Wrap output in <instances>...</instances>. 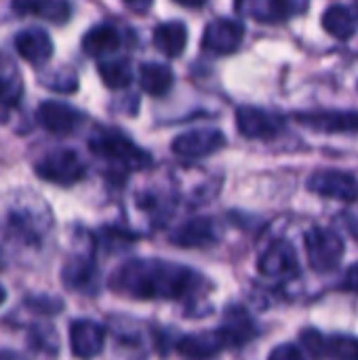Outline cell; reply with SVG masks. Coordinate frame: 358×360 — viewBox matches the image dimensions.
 Returning <instances> with one entry per match:
<instances>
[{
  "mask_svg": "<svg viewBox=\"0 0 358 360\" xmlns=\"http://www.w3.org/2000/svg\"><path fill=\"white\" fill-rule=\"evenodd\" d=\"M133 209L135 215L143 217L150 226H158L173 213V200L156 190H146L135 194Z\"/></svg>",
  "mask_w": 358,
  "mask_h": 360,
  "instance_id": "obj_22",
  "label": "cell"
},
{
  "mask_svg": "<svg viewBox=\"0 0 358 360\" xmlns=\"http://www.w3.org/2000/svg\"><path fill=\"white\" fill-rule=\"evenodd\" d=\"M15 49L32 65H44L53 57V40L40 27H27L15 36Z\"/></svg>",
  "mask_w": 358,
  "mask_h": 360,
  "instance_id": "obj_18",
  "label": "cell"
},
{
  "mask_svg": "<svg viewBox=\"0 0 358 360\" xmlns=\"http://www.w3.org/2000/svg\"><path fill=\"white\" fill-rule=\"evenodd\" d=\"M342 287L348 289V291H352V293H358V262L348 270V274H346Z\"/></svg>",
  "mask_w": 358,
  "mask_h": 360,
  "instance_id": "obj_32",
  "label": "cell"
},
{
  "mask_svg": "<svg viewBox=\"0 0 358 360\" xmlns=\"http://www.w3.org/2000/svg\"><path fill=\"white\" fill-rule=\"evenodd\" d=\"M53 215L42 198L19 192L8 196L0 207V238L21 251L40 249L51 234Z\"/></svg>",
  "mask_w": 358,
  "mask_h": 360,
  "instance_id": "obj_2",
  "label": "cell"
},
{
  "mask_svg": "<svg viewBox=\"0 0 358 360\" xmlns=\"http://www.w3.org/2000/svg\"><path fill=\"white\" fill-rule=\"evenodd\" d=\"M300 342L314 360H358V340L352 335H325L319 329H306Z\"/></svg>",
  "mask_w": 358,
  "mask_h": 360,
  "instance_id": "obj_6",
  "label": "cell"
},
{
  "mask_svg": "<svg viewBox=\"0 0 358 360\" xmlns=\"http://www.w3.org/2000/svg\"><path fill=\"white\" fill-rule=\"evenodd\" d=\"M323 27L338 40H348L358 32V6L331 4L323 13Z\"/></svg>",
  "mask_w": 358,
  "mask_h": 360,
  "instance_id": "obj_21",
  "label": "cell"
},
{
  "mask_svg": "<svg viewBox=\"0 0 358 360\" xmlns=\"http://www.w3.org/2000/svg\"><path fill=\"white\" fill-rule=\"evenodd\" d=\"M120 46V32L110 23H99L82 36V51L89 57H103Z\"/></svg>",
  "mask_w": 358,
  "mask_h": 360,
  "instance_id": "obj_24",
  "label": "cell"
},
{
  "mask_svg": "<svg viewBox=\"0 0 358 360\" xmlns=\"http://www.w3.org/2000/svg\"><path fill=\"white\" fill-rule=\"evenodd\" d=\"M348 224H350V230L354 232V236H357V238H358V215H352Z\"/></svg>",
  "mask_w": 358,
  "mask_h": 360,
  "instance_id": "obj_36",
  "label": "cell"
},
{
  "mask_svg": "<svg viewBox=\"0 0 358 360\" xmlns=\"http://www.w3.org/2000/svg\"><path fill=\"white\" fill-rule=\"evenodd\" d=\"M63 285L74 291L87 289L95 281V243L87 236V243L80 251H74L61 270Z\"/></svg>",
  "mask_w": 358,
  "mask_h": 360,
  "instance_id": "obj_13",
  "label": "cell"
},
{
  "mask_svg": "<svg viewBox=\"0 0 358 360\" xmlns=\"http://www.w3.org/2000/svg\"><path fill=\"white\" fill-rule=\"evenodd\" d=\"M226 146V137L217 129H196L188 131L175 137L173 141V154L181 160H200Z\"/></svg>",
  "mask_w": 358,
  "mask_h": 360,
  "instance_id": "obj_9",
  "label": "cell"
},
{
  "mask_svg": "<svg viewBox=\"0 0 358 360\" xmlns=\"http://www.w3.org/2000/svg\"><path fill=\"white\" fill-rule=\"evenodd\" d=\"M234 6L241 15L262 23L289 21L304 11L302 0H236Z\"/></svg>",
  "mask_w": 358,
  "mask_h": 360,
  "instance_id": "obj_12",
  "label": "cell"
},
{
  "mask_svg": "<svg viewBox=\"0 0 358 360\" xmlns=\"http://www.w3.org/2000/svg\"><path fill=\"white\" fill-rule=\"evenodd\" d=\"M36 175L57 186H74L87 175L84 160L68 148L53 150L36 162Z\"/></svg>",
  "mask_w": 358,
  "mask_h": 360,
  "instance_id": "obj_5",
  "label": "cell"
},
{
  "mask_svg": "<svg viewBox=\"0 0 358 360\" xmlns=\"http://www.w3.org/2000/svg\"><path fill=\"white\" fill-rule=\"evenodd\" d=\"M23 95V82L21 74L15 65V61L0 51V105L13 108L19 103Z\"/></svg>",
  "mask_w": 358,
  "mask_h": 360,
  "instance_id": "obj_26",
  "label": "cell"
},
{
  "mask_svg": "<svg viewBox=\"0 0 358 360\" xmlns=\"http://www.w3.org/2000/svg\"><path fill=\"white\" fill-rule=\"evenodd\" d=\"M42 82H44V86L61 91V93H72L78 86V78L70 68H59V70L51 72L49 76H42Z\"/></svg>",
  "mask_w": 358,
  "mask_h": 360,
  "instance_id": "obj_30",
  "label": "cell"
},
{
  "mask_svg": "<svg viewBox=\"0 0 358 360\" xmlns=\"http://www.w3.org/2000/svg\"><path fill=\"white\" fill-rule=\"evenodd\" d=\"M106 344V331L99 323L80 319L70 325V348L80 360H91L101 354Z\"/></svg>",
  "mask_w": 358,
  "mask_h": 360,
  "instance_id": "obj_14",
  "label": "cell"
},
{
  "mask_svg": "<svg viewBox=\"0 0 358 360\" xmlns=\"http://www.w3.org/2000/svg\"><path fill=\"white\" fill-rule=\"evenodd\" d=\"M245 38V25L238 19H213L203 32V49L213 55H230L238 51Z\"/></svg>",
  "mask_w": 358,
  "mask_h": 360,
  "instance_id": "obj_10",
  "label": "cell"
},
{
  "mask_svg": "<svg viewBox=\"0 0 358 360\" xmlns=\"http://www.w3.org/2000/svg\"><path fill=\"white\" fill-rule=\"evenodd\" d=\"M177 4H181V6H188V8H198V6H203L207 0H175Z\"/></svg>",
  "mask_w": 358,
  "mask_h": 360,
  "instance_id": "obj_35",
  "label": "cell"
},
{
  "mask_svg": "<svg viewBox=\"0 0 358 360\" xmlns=\"http://www.w3.org/2000/svg\"><path fill=\"white\" fill-rule=\"evenodd\" d=\"M91 150L108 160L110 165L122 169V171H143L152 167V156L141 150L137 143H133L122 131L112 129V127H99L91 139H89Z\"/></svg>",
  "mask_w": 358,
  "mask_h": 360,
  "instance_id": "obj_3",
  "label": "cell"
},
{
  "mask_svg": "<svg viewBox=\"0 0 358 360\" xmlns=\"http://www.w3.org/2000/svg\"><path fill=\"white\" fill-rule=\"evenodd\" d=\"M27 342L34 350L44 354H57L59 350V338L51 327H32Z\"/></svg>",
  "mask_w": 358,
  "mask_h": 360,
  "instance_id": "obj_29",
  "label": "cell"
},
{
  "mask_svg": "<svg viewBox=\"0 0 358 360\" xmlns=\"http://www.w3.org/2000/svg\"><path fill=\"white\" fill-rule=\"evenodd\" d=\"M13 8L21 15H34L51 23H65L72 15L68 0H15Z\"/></svg>",
  "mask_w": 358,
  "mask_h": 360,
  "instance_id": "obj_23",
  "label": "cell"
},
{
  "mask_svg": "<svg viewBox=\"0 0 358 360\" xmlns=\"http://www.w3.org/2000/svg\"><path fill=\"white\" fill-rule=\"evenodd\" d=\"M236 129L247 139H274L285 129V118L264 108L243 105L236 110Z\"/></svg>",
  "mask_w": 358,
  "mask_h": 360,
  "instance_id": "obj_8",
  "label": "cell"
},
{
  "mask_svg": "<svg viewBox=\"0 0 358 360\" xmlns=\"http://www.w3.org/2000/svg\"><path fill=\"white\" fill-rule=\"evenodd\" d=\"M4 302H6V291H4V287L0 285V306H2Z\"/></svg>",
  "mask_w": 358,
  "mask_h": 360,
  "instance_id": "obj_37",
  "label": "cell"
},
{
  "mask_svg": "<svg viewBox=\"0 0 358 360\" xmlns=\"http://www.w3.org/2000/svg\"><path fill=\"white\" fill-rule=\"evenodd\" d=\"M203 287V276L165 259H131L110 276V289L133 300H188Z\"/></svg>",
  "mask_w": 358,
  "mask_h": 360,
  "instance_id": "obj_1",
  "label": "cell"
},
{
  "mask_svg": "<svg viewBox=\"0 0 358 360\" xmlns=\"http://www.w3.org/2000/svg\"><path fill=\"white\" fill-rule=\"evenodd\" d=\"M222 335L228 342V348H238L245 346L247 342H251L257 335V325L253 323V319L249 316V312L241 306H230L226 310L224 323L219 327Z\"/></svg>",
  "mask_w": 358,
  "mask_h": 360,
  "instance_id": "obj_19",
  "label": "cell"
},
{
  "mask_svg": "<svg viewBox=\"0 0 358 360\" xmlns=\"http://www.w3.org/2000/svg\"><path fill=\"white\" fill-rule=\"evenodd\" d=\"M173 80H175V76H173L171 68H167V65H162V63H152V61H148V63H143V65L139 68V82H141V89H143L146 93L154 95V97L167 95V93L171 91V86H173Z\"/></svg>",
  "mask_w": 358,
  "mask_h": 360,
  "instance_id": "obj_27",
  "label": "cell"
},
{
  "mask_svg": "<svg viewBox=\"0 0 358 360\" xmlns=\"http://www.w3.org/2000/svg\"><path fill=\"white\" fill-rule=\"evenodd\" d=\"M268 360H306L300 346L295 344H279L270 354H268Z\"/></svg>",
  "mask_w": 358,
  "mask_h": 360,
  "instance_id": "obj_31",
  "label": "cell"
},
{
  "mask_svg": "<svg viewBox=\"0 0 358 360\" xmlns=\"http://www.w3.org/2000/svg\"><path fill=\"white\" fill-rule=\"evenodd\" d=\"M228 348V342L226 338L222 335L219 329L215 331H207V333H196V335H188V338H181L177 342V350L188 356V359L203 360L211 359V356H217L222 350Z\"/></svg>",
  "mask_w": 358,
  "mask_h": 360,
  "instance_id": "obj_20",
  "label": "cell"
},
{
  "mask_svg": "<svg viewBox=\"0 0 358 360\" xmlns=\"http://www.w3.org/2000/svg\"><path fill=\"white\" fill-rule=\"evenodd\" d=\"M219 240V228L215 219L211 217H194L186 224H181L173 234L171 243L184 249H198V247H211Z\"/></svg>",
  "mask_w": 358,
  "mask_h": 360,
  "instance_id": "obj_17",
  "label": "cell"
},
{
  "mask_svg": "<svg viewBox=\"0 0 358 360\" xmlns=\"http://www.w3.org/2000/svg\"><path fill=\"white\" fill-rule=\"evenodd\" d=\"M306 188L323 198H333L342 202L358 200V179L348 171H338V169L314 171L308 177Z\"/></svg>",
  "mask_w": 358,
  "mask_h": 360,
  "instance_id": "obj_7",
  "label": "cell"
},
{
  "mask_svg": "<svg viewBox=\"0 0 358 360\" xmlns=\"http://www.w3.org/2000/svg\"><path fill=\"white\" fill-rule=\"evenodd\" d=\"M257 270L260 274L270 276V278H285V276L298 274L300 264H298V253L293 245L287 240H276L274 245H270L262 253L257 262Z\"/></svg>",
  "mask_w": 358,
  "mask_h": 360,
  "instance_id": "obj_15",
  "label": "cell"
},
{
  "mask_svg": "<svg viewBox=\"0 0 358 360\" xmlns=\"http://www.w3.org/2000/svg\"><path fill=\"white\" fill-rule=\"evenodd\" d=\"M154 46L167 57H179L188 44V30L181 21H167L154 30Z\"/></svg>",
  "mask_w": 358,
  "mask_h": 360,
  "instance_id": "obj_25",
  "label": "cell"
},
{
  "mask_svg": "<svg viewBox=\"0 0 358 360\" xmlns=\"http://www.w3.org/2000/svg\"><path fill=\"white\" fill-rule=\"evenodd\" d=\"M357 89H358V82H357Z\"/></svg>",
  "mask_w": 358,
  "mask_h": 360,
  "instance_id": "obj_38",
  "label": "cell"
},
{
  "mask_svg": "<svg viewBox=\"0 0 358 360\" xmlns=\"http://www.w3.org/2000/svg\"><path fill=\"white\" fill-rule=\"evenodd\" d=\"M0 360H27L23 359L21 354L13 352V350H0Z\"/></svg>",
  "mask_w": 358,
  "mask_h": 360,
  "instance_id": "obj_34",
  "label": "cell"
},
{
  "mask_svg": "<svg viewBox=\"0 0 358 360\" xmlns=\"http://www.w3.org/2000/svg\"><path fill=\"white\" fill-rule=\"evenodd\" d=\"M99 76L108 89H127L133 80V68L129 59H110L99 63Z\"/></svg>",
  "mask_w": 358,
  "mask_h": 360,
  "instance_id": "obj_28",
  "label": "cell"
},
{
  "mask_svg": "<svg viewBox=\"0 0 358 360\" xmlns=\"http://www.w3.org/2000/svg\"><path fill=\"white\" fill-rule=\"evenodd\" d=\"M295 120L319 133H358L357 110H310L298 112Z\"/></svg>",
  "mask_w": 358,
  "mask_h": 360,
  "instance_id": "obj_11",
  "label": "cell"
},
{
  "mask_svg": "<svg viewBox=\"0 0 358 360\" xmlns=\"http://www.w3.org/2000/svg\"><path fill=\"white\" fill-rule=\"evenodd\" d=\"M84 116L61 101H44L38 108V122L53 135H70L82 124Z\"/></svg>",
  "mask_w": 358,
  "mask_h": 360,
  "instance_id": "obj_16",
  "label": "cell"
},
{
  "mask_svg": "<svg viewBox=\"0 0 358 360\" xmlns=\"http://www.w3.org/2000/svg\"><path fill=\"white\" fill-rule=\"evenodd\" d=\"M124 4L135 13H148L150 6L154 4V0H124Z\"/></svg>",
  "mask_w": 358,
  "mask_h": 360,
  "instance_id": "obj_33",
  "label": "cell"
},
{
  "mask_svg": "<svg viewBox=\"0 0 358 360\" xmlns=\"http://www.w3.org/2000/svg\"><path fill=\"white\" fill-rule=\"evenodd\" d=\"M304 245L308 264L319 274L333 272L340 266L346 251L342 236L329 228H310L304 236Z\"/></svg>",
  "mask_w": 358,
  "mask_h": 360,
  "instance_id": "obj_4",
  "label": "cell"
}]
</instances>
